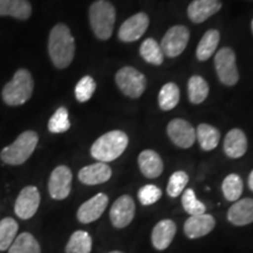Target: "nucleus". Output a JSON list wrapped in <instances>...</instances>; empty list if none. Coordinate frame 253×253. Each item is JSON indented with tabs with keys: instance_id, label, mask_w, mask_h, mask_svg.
Listing matches in <instances>:
<instances>
[{
	"instance_id": "obj_17",
	"label": "nucleus",
	"mask_w": 253,
	"mask_h": 253,
	"mask_svg": "<svg viewBox=\"0 0 253 253\" xmlns=\"http://www.w3.org/2000/svg\"><path fill=\"white\" fill-rule=\"evenodd\" d=\"M221 8L220 0H194L188 6V17L192 23L202 24Z\"/></svg>"
},
{
	"instance_id": "obj_23",
	"label": "nucleus",
	"mask_w": 253,
	"mask_h": 253,
	"mask_svg": "<svg viewBox=\"0 0 253 253\" xmlns=\"http://www.w3.org/2000/svg\"><path fill=\"white\" fill-rule=\"evenodd\" d=\"M220 40V34L217 30H209L204 34L201 41H199L197 49H196V56L199 61H207L216 52L218 43Z\"/></svg>"
},
{
	"instance_id": "obj_22",
	"label": "nucleus",
	"mask_w": 253,
	"mask_h": 253,
	"mask_svg": "<svg viewBox=\"0 0 253 253\" xmlns=\"http://www.w3.org/2000/svg\"><path fill=\"white\" fill-rule=\"evenodd\" d=\"M31 14L32 6L28 0H0V17L27 20Z\"/></svg>"
},
{
	"instance_id": "obj_30",
	"label": "nucleus",
	"mask_w": 253,
	"mask_h": 253,
	"mask_svg": "<svg viewBox=\"0 0 253 253\" xmlns=\"http://www.w3.org/2000/svg\"><path fill=\"white\" fill-rule=\"evenodd\" d=\"M189 99L194 104H199L207 100L209 95V84L203 78L194 75L188 82Z\"/></svg>"
},
{
	"instance_id": "obj_37",
	"label": "nucleus",
	"mask_w": 253,
	"mask_h": 253,
	"mask_svg": "<svg viewBox=\"0 0 253 253\" xmlns=\"http://www.w3.org/2000/svg\"><path fill=\"white\" fill-rule=\"evenodd\" d=\"M249 188L251 189V191H253V170L251 171V173L249 175Z\"/></svg>"
},
{
	"instance_id": "obj_29",
	"label": "nucleus",
	"mask_w": 253,
	"mask_h": 253,
	"mask_svg": "<svg viewBox=\"0 0 253 253\" xmlns=\"http://www.w3.org/2000/svg\"><path fill=\"white\" fill-rule=\"evenodd\" d=\"M244 190V183L242 177L237 173H230L221 183V191L224 197L229 202H237L240 198Z\"/></svg>"
},
{
	"instance_id": "obj_20",
	"label": "nucleus",
	"mask_w": 253,
	"mask_h": 253,
	"mask_svg": "<svg viewBox=\"0 0 253 253\" xmlns=\"http://www.w3.org/2000/svg\"><path fill=\"white\" fill-rule=\"evenodd\" d=\"M248 151V138L242 129H231L224 140V153L230 158H240Z\"/></svg>"
},
{
	"instance_id": "obj_18",
	"label": "nucleus",
	"mask_w": 253,
	"mask_h": 253,
	"mask_svg": "<svg viewBox=\"0 0 253 253\" xmlns=\"http://www.w3.org/2000/svg\"><path fill=\"white\" fill-rule=\"evenodd\" d=\"M177 232L175 221L171 219H163L155 225L151 232V243L158 251H164L172 243Z\"/></svg>"
},
{
	"instance_id": "obj_28",
	"label": "nucleus",
	"mask_w": 253,
	"mask_h": 253,
	"mask_svg": "<svg viewBox=\"0 0 253 253\" xmlns=\"http://www.w3.org/2000/svg\"><path fill=\"white\" fill-rule=\"evenodd\" d=\"M140 54L143 60L151 65L160 66L163 63L164 54L161 45L153 38L145 39L140 47Z\"/></svg>"
},
{
	"instance_id": "obj_1",
	"label": "nucleus",
	"mask_w": 253,
	"mask_h": 253,
	"mask_svg": "<svg viewBox=\"0 0 253 253\" xmlns=\"http://www.w3.org/2000/svg\"><path fill=\"white\" fill-rule=\"evenodd\" d=\"M48 54L53 65L65 69L71 65L75 55V40L69 27L65 24H56L48 38Z\"/></svg>"
},
{
	"instance_id": "obj_8",
	"label": "nucleus",
	"mask_w": 253,
	"mask_h": 253,
	"mask_svg": "<svg viewBox=\"0 0 253 253\" xmlns=\"http://www.w3.org/2000/svg\"><path fill=\"white\" fill-rule=\"evenodd\" d=\"M190 38V32L188 28L183 25H176L169 28L164 34L161 48L164 55L168 58H176L181 55L188 45Z\"/></svg>"
},
{
	"instance_id": "obj_19",
	"label": "nucleus",
	"mask_w": 253,
	"mask_h": 253,
	"mask_svg": "<svg viewBox=\"0 0 253 253\" xmlns=\"http://www.w3.org/2000/svg\"><path fill=\"white\" fill-rule=\"evenodd\" d=\"M227 220L235 226H245L253 223V199L243 198L235 202L227 211Z\"/></svg>"
},
{
	"instance_id": "obj_6",
	"label": "nucleus",
	"mask_w": 253,
	"mask_h": 253,
	"mask_svg": "<svg viewBox=\"0 0 253 253\" xmlns=\"http://www.w3.org/2000/svg\"><path fill=\"white\" fill-rule=\"evenodd\" d=\"M115 81L120 90L130 99H137L144 93L147 79L134 67H123L116 73Z\"/></svg>"
},
{
	"instance_id": "obj_34",
	"label": "nucleus",
	"mask_w": 253,
	"mask_h": 253,
	"mask_svg": "<svg viewBox=\"0 0 253 253\" xmlns=\"http://www.w3.org/2000/svg\"><path fill=\"white\" fill-rule=\"evenodd\" d=\"M189 182V176L185 171L173 172L169 178V183L167 186V192L170 197L176 198L181 196L184 191L186 184Z\"/></svg>"
},
{
	"instance_id": "obj_38",
	"label": "nucleus",
	"mask_w": 253,
	"mask_h": 253,
	"mask_svg": "<svg viewBox=\"0 0 253 253\" xmlns=\"http://www.w3.org/2000/svg\"><path fill=\"white\" fill-rule=\"evenodd\" d=\"M109 253H123V252H121V251H112V252H109Z\"/></svg>"
},
{
	"instance_id": "obj_11",
	"label": "nucleus",
	"mask_w": 253,
	"mask_h": 253,
	"mask_svg": "<svg viewBox=\"0 0 253 253\" xmlns=\"http://www.w3.org/2000/svg\"><path fill=\"white\" fill-rule=\"evenodd\" d=\"M135 210V202L131 196L123 195L119 197L110 208L109 218L112 225L116 229H125L134 219Z\"/></svg>"
},
{
	"instance_id": "obj_15",
	"label": "nucleus",
	"mask_w": 253,
	"mask_h": 253,
	"mask_svg": "<svg viewBox=\"0 0 253 253\" xmlns=\"http://www.w3.org/2000/svg\"><path fill=\"white\" fill-rule=\"evenodd\" d=\"M216 226V219L213 216L208 213L198 214V216H190L184 223L185 236L189 239H197L209 235Z\"/></svg>"
},
{
	"instance_id": "obj_3",
	"label": "nucleus",
	"mask_w": 253,
	"mask_h": 253,
	"mask_svg": "<svg viewBox=\"0 0 253 253\" xmlns=\"http://www.w3.org/2000/svg\"><path fill=\"white\" fill-rule=\"evenodd\" d=\"M34 90V80L30 71L18 69L13 78L2 88V100L7 106L18 107L31 99Z\"/></svg>"
},
{
	"instance_id": "obj_32",
	"label": "nucleus",
	"mask_w": 253,
	"mask_h": 253,
	"mask_svg": "<svg viewBox=\"0 0 253 253\" xmlns=\"http://www.w3.org/2000/svg\"><path fill=\"white\" fill-rule=\"evenodd\" d=\"M182 205L186 213L190 216H198L207 211V207L196 198V194L192 189H186L182 194Z\"/></svg>"
},
{
	"instance_id": "obj_14",
	"label": "nucleus",
	"mask_w": 253,
	"mask_h": 253,
	"mask_svg": "<svg viewBox=\"0 0 253 253\" xmlns=\"http://www.w3.org/2000/svg\"><path fill=\"white\" fill-rule=\"evenodd\" d=\"M108 196L106 194L95 195L94 197L88 199L84 204L79 208L77 212V218L81 224H90L93 221L97 220L102 216L106 211L107 205H108Z\"/></svg>"
},
{
	"instance_id": "obj_24",
	"label": "nucleus",
	"mask_w": 253,
	"mask_h": 253,
	"mask_svg": "<svg viewBox=\"0 0 253 253\" xmlns=\"http://www.w3.org/2000/svg\"><path fill=\"white\" fill-rule=\"evenodd\" d=\"M93 249V239L87 231L78 230L72 233L67 245L66 253H90Z\"/></svg>"
},
{
	"instance_id": "obj_2",
	"label": "nucleus",
	"mask_w": 253,
	"mask_h": 253,
	"mask_svg": "<svg viewBox=\"0 0 253 253\" xmlns=\"http://www.w3.org/2000/svg\"><path fill=\"white\" fill-rule=\"evenodd\" d=\"M129 140L126 132L113 130L100 136L90 148V154L99 162L108 163L115 161L128 147Z\"/></svg>"
},
{
	"instance_id": "obj_12",
	"label": "nucleus",
	"mask_w": 253,
	"mask_h": 253,
	"mask_svg": "<svg viewBox=\"0 0 253 253\" xmlns=\"http://www.w3.org/2000/svg\"><path fill=\"white\" fill-rule=\"evenodd\" d=\"M167 131L172 143L183 149L192 147L196 141V129L183 119H175L170 121Z\"/></svg>"
},
{
	"instance_id": "obj_10",
	"label": "nucleus",
	"mask_w": 253,
	"mask_h": 253,
	"mask_svg": "<svg viewBox=\"0 0 253 253\" xmlns=\"http://www.w3.org/2000/svg\"><path fill=\"white\" fill-rule=\"evenodd\" d=\"M40 192L37 186L28 185L21 190L14 204V212L23 220L31 219L40 205Z\"/></svg>"
},
{
	"instance_id": "obj_5",
	"label": "nucleus",
	"mask_w": 253,
	"mask_h": 253,
	"mask_svg": "<svg viewBox=\"0 0 253 253\" xmlns=\"http://www.w3.org/2000/svg\"><path fill=\"white\" fill-rule=\"evenodd\" d=\"M39 136L36 131H24L13 143L5 147L0 153V160L8 166H21L32 156L36 150Z\"/></svg>"
},
{
	"instance_id": "obj_39",
	"label": "nucleus",
	"mask_w": 253,
	"mask_h": 253,
	"mask_svg": "<svg viewBox=\"0 0 253 253\" xmlns=\"http://www.w3.org/2000/svg\"><path fill=\"white\" fill-rule=\"evenodd\" d=\"M252 32H253V20H252Z\"/></svg>"
},
{
	"instance_id": "obj_16",
	"label": "nucleus",
	"mask_w": 253,
	"mask_h": 253,
	"mask_svg": "<svg viewBox=\"0 0 253 253\" xmlns=\"http://www.w3.org/2000/svg\"><path fill=\"white\" fill-rule=\"evenodd\" d=\"M112 173V168L108 164L97 162L82 168L78 176L82 184L97 185L108 182Z\"/></svg>"
},
{
	"instance_id": "obj_7",
	"label": "nucleus",
	"mask_w": 253,
	"mask_h": 253,
	"mask_svg": "<svg viewBox=\"0 0 253 253\" xmlns=\"http://www.w3.org/2000/svg\"><path fill=\"white\" fill-rule=\"evenodd\" d=\"M214 68L220 82L225 86H235L239 81L236 54L230 47H223L214 55Z\"/></svg>"
},
{
	"instance_id": "obj_35",
	"label": "nucleus",
	"mask_w": 253,
	"mask_h": 253,
	"mask_svg": "<svg viewBox=\"0 0 253 253\" xmlns=\"http://www.w3.org/2000/svg\"><path fill=\"white\" fill-rule=\"evenodd\" d=\"M95 89H96V84H95L94 79L87 75L78 82L77 87H75V97L79 102H87L94 95Z\"/></svg>"
},
{
	"instance_id": "obj_25",
	"label": "nucleus",
	"mask_w": 253,
	"mask_h": 253,
	"mask_svg": "<svg viewBox=\"0 0 253 253\" xmlns=\"http://www.w3.org/2000/svg\"><path fill=\"white\" fill-rule=\"evenodd\" d=\"M196 138L198 140L202 149L205 151H211L219 143L220 134L214 126L202 123L196 129Z\"/></svg>"
},
{
	"instance_id": "obj_27",
	"label": "nucleus",
	"mask_w": 253,
	"mask_h": 253,
	"mask_svg": "<svg viewBox=\"0 0 253 253\" xmlns=\"http://www.w3.org/2000/svg\"><path fill=\"white\" fill-rule=\"evenodd\" d=\"M19 224L11 217L0 220V252L7 251L14 239L17 238Z\"/></svg>"
},
{
	"instance_id": "obj_13",
	"label": "nucleus",
	"mask_w": 253,
	"mask_h": 253,
	"mask_svg": "<svg viewBox=\"0 0 253 253\" xmlns=\"http://www.w3.org/2000/svg\"><path fill=\"white\" fill-rule=\"evenodd\" d=\"M149 26V17L141 12L128 18L119 30V38L123 42H134L145 33Z\"/></svg>"
},
{
	"instance_id": "obj_33",
	"label": "nucleus",
	"mask_w": 253,
	"mask_h": 253,
	"mask_svg": "<svg viewBox=\"0 0 253 253\" xmlns=\"http://www.w3.org/2000/svg\"><path fill=\"white\" fill-rule=\"evenodd\" d=\"M71 128V122L68 119V112L65 107H60L53 114L48 122V130L53 134H61Z\"/></svg>"
},
{
	"instance_id": "obj_31",
	"label": "nucleus",
	"mask_w": 253,
	"mask_h": 253,
	"mask_svg": "<svg viewBox=\"0 0 253 253\" xmlns=\"http://www.w3.org/2000/svg\"><path fill=\"white\" fill-rule=\"evenodd\" d=\"M179 89L176 84L168 82L161 88L158 94V106L162 110H171L178 104Z\"/></svg>"
},
{
	"instance_id": "obj_26",
	"label": "nucleus",
	"mask_w": 253,
	"mask_h": 253,
	"mask_svg": "<svg viewBox=\"0 0 253 253\" xmlns=\"http://www.w3.org/2000/svg\"><path fill=\"white\" fill-rule=\"evenodd\" d=\"M7 253H41L39 242L30 232H23L17 236Z\"/></svg>"
},
{
	"instance_id": "obj_9",
	"label": "nucleus",
	"mask_w": 253,
	"mask_h": 253,
	"mask_svg": "<svg viewBox=\"0 0 253 253\" xmlns=\"http://www.w3.org/2000/svg\"><path fill=\"white\" fill-rule=\"evenodd\" d=\"M73 173L68 167L59 166L53 170L48 181V192L55 201L66 199L71 194Z\"/></svg>"
},
{
	"instance_id": "obj_21",
	"label": "nucleus",
	"mask_w": 253,
	"mask_h": 253,
	"mask_svg": "<svg viewBox=\"0 0 253 253\" xmlns=\"http://www.w3.org/2000/svg\"><path fill=\"white\" fill-rule=\"evenodd\" d=\"M138 167L147 178H157L163 172V161L156 151L147 149L138 156Z\"/></svg>"
},
{
	"instance_id": "obj_36",
	"label": "nucleus",
	"mask_w": 253,
	"mask_h": 253,
	"mask_svg": "<svg viewBox=\"0 0 253 253\" xmlns=\"http://www.w3.org/2000/svg\"><path fill=\"white\" fill-rule=\"evenodd\" d=\"M137 197L142 205L148 207V205L155 204L158 199L162 197V191L156 185L147 184L138 190Z\"/></svg>"
},
{
	"instance_id": "obj_4",
	"label": "nucleus",
	"mask_w": 253,
	"mask_h": 253,
	"mask_svg": "<svg viewBox=\"0 0 253 253\" xmlns=\"http://www.w3.org/2000/svg\"><path fill=\"white\" fill-rule=\"evenodd\" d=\"M116 20V11L112 2L96 0L89 7V23L95 37L100 40H108L112 37Z\"/></svg>"
}]
</instances>
